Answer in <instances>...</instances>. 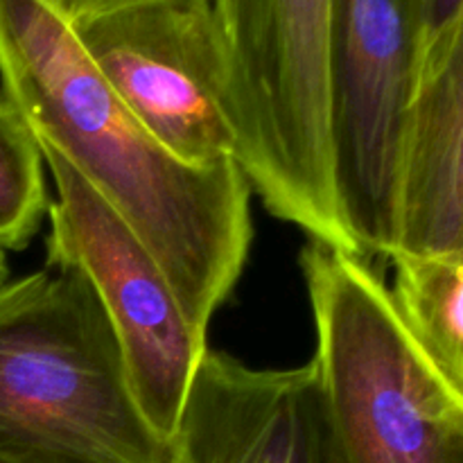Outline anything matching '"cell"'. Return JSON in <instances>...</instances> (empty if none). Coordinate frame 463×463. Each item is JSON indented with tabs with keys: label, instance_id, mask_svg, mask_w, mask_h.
Here are the masks:
<instances>
[{
	"label": "cell",
	"instance_id": "obj_1",
	"mask_svg": "<svg viewBox=\"0 0 463 463\" xmlns=\"http://www.w3.org/2000/svg\"><path fill=\"white\" fill-rule=\"evenodd\" d=\"M3 98L134 229L208 335L251 249L242 167L185 165L116 98L75 30L43 0H0Z\"/></svg>",
	"mask_w": 463,
	"mask_h": 463
},
{
	"label": "cell",
	"instance_id": "obj_2",
	"mask_svg": "<svg viewBox=\"0 0 463 463\" xmlns=\"http://www.w3.org/2000/svg\"><path fill=\"white\" fill-rule=\"evenodd\" d=\"M0 461L175 463L131 393L102 306L71 269L0 285Z\"/></svg>",
	"mask_w": 463,
	"mask_h": 463
},
{
	"label": "cell",
	"instance_id": "obj_3",
	"mask_svg": "<svg viewBox=\"0 0 463 463\" xmlns=\"http://www.w3.org/2000/svg\"><path fill=\"white\" fill-rule=\"evenodd\" d=\"M301 267L333 463H463V401L420 351L371 262L310 242Z\"/></svg>",
	"mask_w": 463,
	"mask_h": 463
},
{
	"label": "cell",
	"instance_id": "obj_4",
	"mask_svg": "<svg viewBox=\"0 0 463 463\" xmlns=\"http://www.w3.org/2000/svg\"><path fill=\"white\" fill-rule=\"evenodd\" d=\"M229 57L238 165L310 242L360 256L337 208L330 147L333 0H211Z\"/></svg>",
	"mask_w": 463,
	"mask_h": 463
},
{
	"label": "cell",
	"instance_id": "obj_5",
	"mask_svg": "<svg viewBox=\"0 0 463 463\" xmlns=\"http://www.w3.org/2000/svg\"><path fill=\"white\" fill-rule=\"evenodd\" d=\"M39 147L57 190L48 208V267L75 271L90 285L140 411L172 441L208 335L188 319L170 279L134 229L57 149Z\"/></svg>",
	"mask_w": 463,
	"mask_h": 463
},
{
	"label": "cell",
	"instance_id": "obj_6",
	"mask_svg": "<svg viewBox=\"0 0 463 463\" xmlns=\"http://www.w3.org/2000/svg\"><path fill=\"white\" fill-rule=\"evenodd\" d=\"M414 0H333L330 147L337 208L362 258L389 260L402 125L416 89Z\"/></svg>",
	"mask_w": 463,
	"mask_h": 463
},
{
	"label": "cell",
	"instance_id": "obj_7",
	"mask_svg": "<svg viewBox=\"0 0 463 463\" xmlns=\"http://www.w3.org/2000/svg\"><path fill=\"white\" fill-rule=\"evenodd\" d=\"M71 25L109 89L172 156L193 167L238 163L211 0H149Z\"/></svg>",
	"mask_w": 463,
	"mask_h": 463
},
{
	"label": "cell",
	"instance_id": "obj_8",
	"mask_svg": "<svg viewBox=\"0 0 463 463\" xmlns=\"http://www.w3.org/2000/svg\"><path fill=\"white\" fill-rule=\"evenodd\" d=\"M172 446L175 463H333L310 364L251 369L211 348Z\"/></svg>",
	"mask_w": 463,
	"mask_h": 463
},
{
	"label": "cell",
	"instance_id": "obj_9",
	"mask_svg": "<svg viewBox=\"0 0 463 463\" xmlns=\"http://www.w3.org/2000/svg\"><path fill=\"white\" fill-rule=\"evenodd\" d=\"M461 249L463 12L416 75L398 158L392 256Z\"/></svg>",
	"mask_w": 463,
	"mask_h": 463
},
{
	"label": "cell",
	"instance_id": "obj_10",
	"mask_svg": "<svg viewBox=\"0 0 463 463\" xmlns=\"http://www.w3.org/2000/svg\"><path fill=\"white\" fill-rule=\"evenodd\" d=\"M392 297L398 315L434 369L463 401V249L396 253Z\"/></svg>",
	"mask_w": 463,
	"mask_h": 463
},
{
	"label": "cell",
	"instance_id": "obj_11",
	"mask_svg": "<svg viewBox=\"0 0 463 463\" xmlns=\"http://www.w3.org/2000/svg\"><path fill=\"white\" fill-rule=\"evenodd\" d=\"M48 208L39 143L0 95V253L25 249Z\"/></svg>",
	"mask_w": 463,
	"mask_h": 463
},
{
	"label": "cell",
	"instance_id": "obj_12",
	"mask_svg": "<svg viewBox=\"0 0 463 463\" xmlns=\"http://www.w3.org/2000/svg\"><path fill=\"white\" fill-rule=\"evenodd\" d=\"M419 27V75L420 66L437 52L463 12V0H414Z\"/></svg>",
	"mask_w": 463,
	"mask_h": 463
},
{
	"label": "cell",
	"instance_id": "obj_13",
	"mask_svg": "<svg viewBox=\"0 0 463 463\" xmlns=\"http://www.w3.org/2000/svg\"><path fill=\"white\" fill-rule=\"evenodd\" d=\"M43 3H48L68 23H77L84 21V18L98 16V14L116 12V9L131 7V5L149 3V0H43Z\"/></svg>",
	"mask_w": 463,
	"mask_h": 463
},
{
	"label": "cell",
	"instance_id": "obj_14",
	"mask_svg": "<svg viewBox=\"0 0 463 463\" xmlns=\"http://www.w3.org/2000/svg\"><path fill=\"white\" fill-rule=\"evenodd\" d=\"M7 280V262H5V256L0 253V285Z\"/></svg>",
	"mask_w": 463,
	"mask_h": 463
},
{
	"label": "cell",
	"instance_id": "obj_15",
	"mask_svg": "<svg viewBox=\"0 0 463 463\" xmlns=\"http://www.w3.org/2000/svg\"><path fill=\"white\" fill-rule=\"evenodd\" d=\"M0 463H7V461H0Z\"/></svg>",
	"mask_w": 463,
	"mask_h": 463
}]
</instances>
